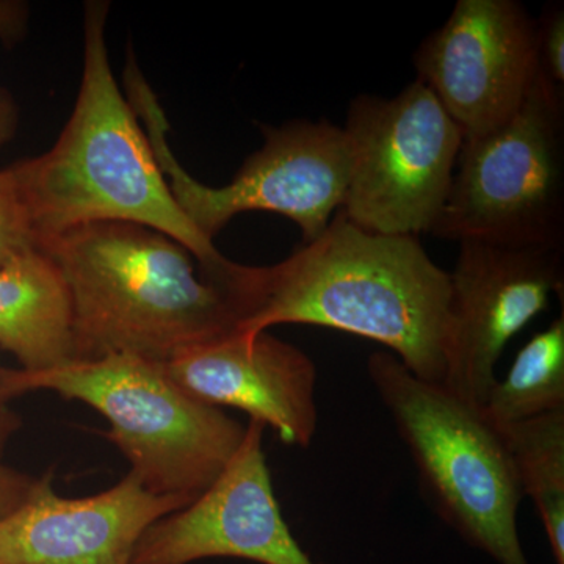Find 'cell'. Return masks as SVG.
Listing matches in <instances>:
<instances>
[{
	"instance_id": "5bb4252c",
	"label": "cell",
	"mask_w": 564,
	"mask_h": 564,
	"mask_svg": "<svg viewBox=\"0 0 564 564\" xmlns=\"http://www.w3.org/2000/svg\"><path fill=\"white\" fill-rule=\"evenodd\" d=\"M0 348L29 372L74 361L68 288L39 248L0 267Z\"/></svg>"
},
{
	"instance_id": "5b68a950",
	"label": "cell",
	"mask_w": 564,
	"mask_h": 564,
	"mask_svg": "<svg viewBox=\"0 0 564 564\" xmlns=\"http://www.w3.org/2000/svg\"><path fill=\"white\" fill-rule=\"evenodd\" d=\"M367 375L434 513L494 562L530 564L518 530L524 494L502 434L478 406L415 377L392 352L373 351Z\"/></svg>"
},
{
	"instance_id": "44dd1931",
	"label": "cell",
	"mask_w": 564,
	"mask_h": 564,
	"mask_svg": "<svg viewBox=\"0 0 564 564\" xmlns=\"http://www.w3.org/2000/svg\"><path fill=\"white\" fill-rule=\"evenodd\" d=\"M0 370H2V367H0ZM21 425L20 415L11 410L9 400L0 392V455H2L3 448L7 447L11 437L21 429Z\"/></svg>"
},
{
	"instance_id": "30bf717a",
	"label": "cell",
	"mask_w": 564,
	"mask_h": 564,
	"mask_svg": "<svg viewBox=\"0 0 564 564\" xmlns=\"http://www.w3.org/2000/svg\"><path fill=\"white\" fill-rule=\"evenodd\" d=\"M563 251L459 243L451 273L444 386L480 408L508 343L563 295Z\"/></svg>"
},
{
	"instance_id": "ba28073f",
	"label": "cell",
	"mask_w": 564,
	"mask_h": 564,
	"mask_svg": "<svg viewBox=\"0 0 564 564\" xmlns=\"http://www.w3.org/2000/svg\"><path fill=\"white\" fill-rule=\"evenodd\" d=\"M348 220L383 236L429 234L451 192L464 139L433 91L415 79L395 98L359 95L344 128Z\"/></svg>"
},
{
	"instance_id": "4fadbf2b",
	"label": "cell",
	"mask_w": 564,
	"mask_h": 564,
	"mask_svg": "<svg viewBox=\"0 0 564 564\" xmlns=\"http://www.w3.org/2000/svg\"><path fill=\"white\" fill-rule=\"evenodd\" d=\"M163 364L199 402L243 411L250 421L272 426L282 443L293 447L313 444L318 425L317 367L295 345L269 332L237 329Z\"/></svg>"
},
{
	"instance_id": "3957f363",
	"label": "cell",
	"mask_w": 564,
	"mask_h": 564,
	"mask_svg": "<svg viewBox=\"0 0 564 564\" xmlns=\"http://www.w3.org/2000/svg\"><path fill=\"white\" fill-rule=\"evenodd\" d=\"M73 307L74 361L174 356L240 328L232 296L169 234L128 221L79 226L41 240Z\"/></svg>"
},
{
	"instance_id": "52a82bcc",
	"label": "cell",
	"mask_w": 564,
	"mask_h": 564,
	"mask_svg": "<svg viewBox=\"0 0 564 564\" xmlns=\"http://www.w3.org/2000/svg\"><path fill=\"white\" fill-rule=\"evenodd\" d=\"M128 99L182 214L204 239L215 236L243 212L284 215L313 242L343 209L350 182V151L343 128L328 121H291L262 126L263 147L245 161L229 184L209 187L193 180L166 140L169 122L135 62L124 73Z\"/></svg>"
},
{
	"instance_id": "7c38bea8",
	"label": "cell",
	"mask_w": 564,
	"mask_h": 564,
	"mask_svg": "<svg viewBox=\"0 0 564 564\" xmlns=\"http://www.w3.org/2000/svg\"><path fill=\"white\" fill-rule=\"evenodd\" d=\"M192 500L152 492L132 473L95 496L63 497L46 474L0 519V564H131L141 534Z\"/></svg>"
},
{
	"instance_id": "ffe728a7",
	"label": "cell",
	"mask_w": 564,
	"mask_h": 564,
	"mask_svg": "<svg viewBox=\"0 0 564 564\" xmlns=\"http://www.w3.org/2000/svg\"><path fill=\"white\" fill-rule=\"evenodd\" d=\"M39 478L7 466L0 459V519L20 508L31 497Z\"/></svg>"
},
{
	"instance_id": "2e32d148",
	"label": "cell",
	"mask_w": 564,
	"mask_h": 564,
	"mask_svg": "<svg viewBox=\"0 0 564 564\" xmlns=\"http://www.w3.org/2000/svg\"><path fill=\"white\" fill-rule=\"evenodd\" d=\"M497 432L513 459L522 494L536 507L555 564H564V410Z\"/></svg>"
},
{
	"instance_id": "7a4b0ae2",
	"label": "cell",
	"mask_w": 564,
	"mask_h": 564,
	"mask_svg": "<svg viewBox=\"0 0 564 564\" xmlns=\"http://www.w3.org/2000/svg\"><path fill=\"white\" fill-rule=\"evenodd\" d=\"M107 14V2L85 7L79 95L61 137L50 151L9 169L36 247L90 223H137L184 245L206 278L225 288L240 263L204 239L177 206L147 131L111 73Z\"/></svg>"
},
{
	"instance_id": "d6986e66",
	"label": "cell",
	"mask_w": 564,
	"mask_h": 564,
	"mask_svg": "<svg viewBox=\"0 0 564 564\" xmlns=\"http://www.w3.org/2000/svg\"><path fill=\"white\" fill-rule=\"evenodd\" d=\"M28 9L24 3L13 0H0V39L14 41L25 31ZM17 113L9 96L0 91V147L7 143L14 133Z\"/></svg>"
},
{
	"instance_id": "8992f818",
	"label": "cell",
	"mask_w": 564,
	"mask_h": 564,
	"mask_svg": "<svg viewBox=\"0 0 564 564\" xmlns=\"http://www.w3.org/2000/svg\"><path fill=\"white\" fill-rule=\"evenodd\" d=\"M430 236L564 250V90L543 70L502 128L464 141Z\"/></svg>"
},
{
	"instance_id": "ac0fdd59",
	"label": "cell",
	"mask_w": 564,
	"mask_h": 564,
	"mask_svg": "<svg viewBox=\"0 0 564 564\" xmlns=\"http://www.w3.org/2000/svg\"><path fill=\"white\" fill-rule=\"evenodd\" d=\"M538 57L545 77L564 90V9L562 2L547 6L536 20Z\"/></svg>"
},
{
	"instance_id": "9a60e30c",
	"label": "cell",
	"mask_w": 564,
	"mask_h": 564,
	"mask_svg": "<svg viewBox=\"0 0 564 564\" xmlns=\"http://www.w3.org/2000/svg\"><path fill=\"white\" fill-rule=\"evenodd\" d=\"M478 410L496 430L564 410L563 314L519 350Z\"/></svg>"
},
{
	"instance_id": "9c48e42d",
	"label": "cell",
	"mask_w": 564,
	"mask_h": 564,
	"mask_svg": "<svg viewBox=\"0 0 564 564\" xmlns=\"http://www.w3.org/2000/svg\"><path fill=\"white\" fill-rule=\"evenodd\" d=\"M414 66L464 141L481 139L518 113L541 73L536 20L514 0H458Z\"/></svg>"
},
{
	"instance_id": "277c9868",
	"label": "cell",
	"mask_w": 564,
	"mask_h": 564,
	"mask_svg": "<svg viewBox=\"0 0 564 564\" xmlns=\"http://www.w3.org/2000/svg\"><path fill=\"white\" fill-rule=\"evenodd\" d=\"M52 391L79 400L110 423L106 433L144 488L161 496L196 499L242 444L247 425L221 408L199 402L166 372L165 364L135 355L69 361L29 372L0 370L7 400Z\"/></svg>"
},
{
	"instance_id": "8fae6325",
	"label": "cell",
	"mask_w": 564,
	"mask_h": 564,
	"mask_svg": "<svg viewBox=\"0 0 564 564\" xmlns=\"http://www.w3.org/2000/svg\"><path fill=\"white\" fill-rule=\"evenodd\" d=\"M262 423L250 421L239 451L187 507L154 522L131 564H191L240 558L259 564H317L282 518L263 452Z\"/></svg>"
},
{
	"instance_id": "6da1fadb",
	"label": "cell",
	"mask_w": 564,
	"mask_h": 564,
	"mask_svg": "<svg viewBox=\"0 0 564 564\" xmlns=\"http://www.w3.org/2000/svg\"><path fill=\"white\" fill-rule=\"evenodd\" d=\"M451 273L414 236L364 231L336 212L288 259L248 267L240 332L315 325L384 345L415 377L444 384Z\"/></svg>"
},
{
	"instance_id": "e0dca14e",
	"label": "cell",
	"mask_w": 564,
	"mask_h": 564,
	"mask_svg": "<svg viewBox=\"0 0 564 564\" xmlns=\"http://www.w3.org/2000/svg\"><path fill=\"white\" fill-rule=\"evenodd\" d=\"M28 210L21 202L20 192L10 170L0 172V267L14 261L25 252L35 250Z\"/></svg>"
}]
</instances>
